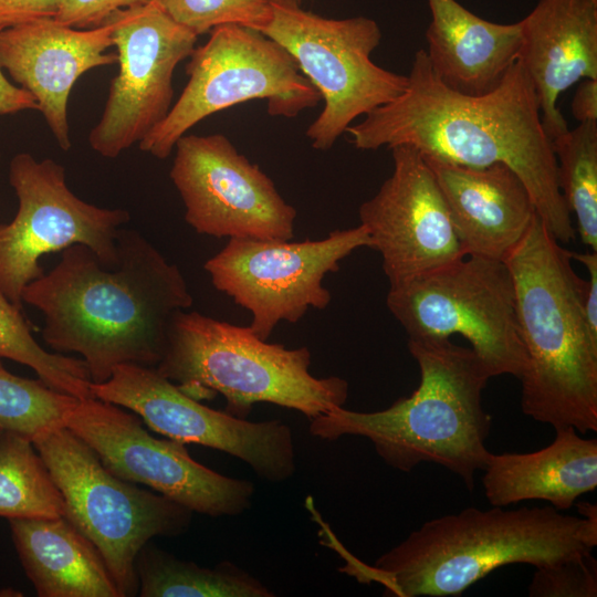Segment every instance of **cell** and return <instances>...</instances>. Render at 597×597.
<instances>
[{"label": "cell", "instance_id": "cell-1", "mask_svg": "<svg viewBox=\"0 0 597 597\" xmlns=\"http://www.w3.org/2000/svg\"><path fill=\"white\" fill-rule=\"evenodd\" d=\"M406 90L347 127L363 150L408 145L422 155L469 166L504 164L526 186L548 231L562 243L576 228L557 180L552 140L533 83L520 57L491 91L469 95L448 87L426 51L416 52Z\"/></svg>", "mask_w": 597, "mask_h": 597}, {"label": "cell", "instance_id": "cell-2", "mask_svg": "<svg viewBox=\"0 0 597 597\" xmlns=\"http://www.w3.org/2000/svg\"><path fill=\"white\" fill-rule=\"evenodd\" d=\"M117 244L114 268L84 244L69 247L22 293L43 315L45 344L80 355L94 384L122 364L156 367L171 318L193 303L180 269L139 232L122 229Z\"/></svg>", "mask_w": 597, "mask_h": 597}, {"label": "cell", "instance_id": "cell-3", "mask_svg": "<svg viewBox=\"0 0 597 597\" xmlns=\"http://www.w3.org/2000/svg\"><path fill=\"white\" fill-rule=\"evenodd\" d=\"M577 509L580 516L552 505L467 507L425 522L371 566L343 556L339 570L362 584L381 585L384 596H460L502 566L538 568L591 553L597 505L582 502Z\"/></svg>", "mask_w": 597, "mask_h": 597}, {"label": "cell", "instance_id": "cell-4", "mask_svg": "<svg viewBox=\"0 0 597 597\" xmlns=\"http://www.w3.org/2000/svg\"><path fill=\"white\" fill-rule=\"evenodd\" d=\"M570 260L537 214L504 262L526 354L521 409L555 430L585 434L597 431V335L585 312L587 281Z\"/></svg>", "mask_w": 597, "mask_h": 597}, {"label": "cell", "instance_id": "cell-5", "mask_svg": "<svg viewBox=\"0 0 597 597\" xmlns=\"http://www.w3.org/2000/svg\"><path fill=\"white\" fill-rule=\"evenodd\" d=\"M408 349L420 370L418 388L384 410L336 407L311 419L310 433L324 440L369 439L389 467L410 472L422 462L459 475L469 490L485 468L491 417L482 391L492 377L476 354L450 339H411Z\"/></svg>", "mask_w": 597, "mask_h": 597}, {"label": "cell", "instance_id": "cell-6", "mask_svg": "<svg viewBox=\"0 0 597 597\" xmlns=\"http://www.w3.org/2000/svg\"><path fill=\"white\" fill-rule=\"evenodd\" d=\"M310 365L307 347L287 349L249 326L184 310L170 321L155 368L199 401L220 394L224 411L238 418L245 419L256 402H270L314 419L346 402L348 384L336 376L316 378Z\"/></svg>", "mask_w": 597, "mask_h": 597}, {"label": "cell", "instance_id": "cell-7", "mask_svg": "<svg viewBox=\"0 0 597 597\" xmlns=\"http://www.w3.org/2000/svg\"><path fill=\"white\" fill-rule=\"evenodd\" d=\"M32 442L63 496L64 517L98 549L121 597L136 596L139 551L155 536L186 532L193 512L113 474L67 427Z\"/></svg>", "mask_w": 597, "mask_h": 597}, {"label": "cell", "instance_id": "cell-8", "mask_svg": "<svg viewBox=\"0 0 597 597\" xmlns=\"http://www.w3.org/2000/svg\"><path fill=\"white\" fill-rule=\"evenodd\" d=\"M388 310L408 338L463 336L492 377L526 365L514 284L504 261L467 255L390 285Z\"/></svg>", "mask_w": 597, "mask_h": 597}, {"label": "cell", "instance_id": "cell-9", "mask_svg": "<svg viewBox=\"0 0 597 597\" xmlns=\"http://www.w3.org/2000/svg\"><path fill=\"white\" fill-rule=\"evenodd\" d=\"M189 57V80L182 93L139 143L140 150L158 159L167 158L197 123L235 104L265 100L270 115L291 118L322 101L293 56L253 29L216 27Z\"/></svg>", "mask_w": 597, "mask_h": 597}, {"label": "cell", "instance_id": "cell-10", "mask_svg": "<svg viewBox=\"0 0 597 597\" xmlns=\"http://www.w3.org/2000/svg\"><path fill=\"white\" fill-rule=\"evenodd\" d=\"M261 33L293 56L324 101L306 129L315 149H329L354 119L389 103L408 85L407 75L373 62L381 41L373 19H327L301 7L272 4L271 20Z\"/></svg>", "mask_w": 597, "mask_h": 597}, {"label": "cell", "instance_id": "cell-11", "mask_svg": "<svg viewBox=\"0 0 597 597\" xmlns=\"http://www.w3.org/2000/svg\"><path fill=\"white\" fill-rule=\"evenodd\" d=\"M9 181L19 207L11 222L0 223V289L15 306L22 307L24 287L44 273L40 260L45 254L84 244L104 266L117 264L118 235L130 220L127 210L78 198L66 184L64 167L51 158L17 154Z\"/></svg>", "mask_w": 597, "mask_h": 597}, {"label": "cell", "instance_id": "cell-12", "mask_svg": "<svg viewBox=\"0 0 597 597\" xmlns=\"http://www.w3.org/2000/svg\"><path fill=\"white\" fill-rule=\"evenodd\" d=\"M363 247L371 240L362 224L315 241L232 238L203 268L219 292L251 313L249 327L266 341L280 322L296 323L311 307L326 308L332 296L324 277Z\"/></svg>", "mask_w": 597, "mask_h": 597}, {"label": "cell", "instance_id": "cell-13", "mask_svg": "<svg viewBox=\"0 0 597 597\" xmlns=\"http://www.w3.org/2000/svg\"><path fill=\"white\" fill-rule=\"evenodd\" d=\"M65 427L84 440L116 476L211 517L238 516L252 505L254 484L193 460L185 443L149 434L136 413L94 397L78 399Z\"/></svg>", "mask_w": 597, "mask_h": 597}, {"label": "cell", "instance_id": "cell-14", "mask_svg": "<svg viewBox=\"0 0 597 597\" xmlns=\"http://www.w3.org/2000/svg\"><path fill=\"white\" fill-rule=\"evenodd\" d=\"M94 398L136 413L151 430L182 443L212 448L249 464L260 479L283 482L296 470L291 428L280 420L252 422L211 409L185 394L155 367L122 364L91 383Z\"/></svg>", "mask_w": 597, "mask_h": 597}, {"label": "cell", "instance_id": "cell-15", "mask_svg": "<svg viewBox=\"0 0 597 597\" xmlns=\"http://www.w3.org/2000/svg\"><path fill=\"white\" fill-rule=\"evenodd\" d=\"M106 20L113 24L119 71L88 143L98 155L116 158L169 113L174 71L193 51L197 35L172 20L158 0L115 11Z\"/></svg>", "mask_w": 597, "mask_h": 597}, {"label": "cell", "instance_id": "cell-16", "mask_svg": "<svg viewBox=\"0 0 597 597\" xmlns=\"http://www.w3.org/2000/svg\"><path fill=\"white\" fill-rule=\"evenodd\" d=\"M169 172L185 220L214 238L291 240L296 210L222 134L184 135Z\"/></svg>", "mask_w": 597, "mask_h": 597}, {"label": "cell", "instance_id": "cell-17", "mask_svg": "<svg viewBox=\"0 0 597 597\" xmlns=\"http://www.w3.org/2000/svg\"><path fill=\"white\" fill-rule=\"evenodd\" d=\"M391 149L394 170L359 207L360 224L394 285L467 256L437 180L422 154Z\"/></svg>", "mask_w": 597, "mask_h": 597}, {"label": "cell", "instance_id": "cell-18", "mask_svg": "<svg viewBox=\"0 0 597 597\" xmlns=\"http://www.w3.org/2000/svg\"><path fill=\"white\" fill-rule=\"evenodd\" d=\"M113 24L75 29L54 18H41L0 31V66L31 93L63 150L71 148L67 103L77 78L88 70L115 64Z\"/></svg>", "mask_w": 597, "mask_h": 597}, {"label": "cell", "instance_id": "cell-19", "mask_svg": "<svg viewBox=\"0 0 597 597\" xmlns=\"http://www.w3.org/2000/svg\"><path fill=\"white\" fill-rule=\"evenodd\" d=\"M422 156L467 255L504 261L537 216L521 178L504 164L469 167Z\"/></svg>", "mask_w": 597, "mask_h": 597}, {"label": "cell", "instance_id": "cell-20", "mask_svg": "<svg viewBox=\"0 0 597 597\" xmlns=\"http://www.w3.org/2000/svg\"><path fill=\"white\" fill-rule=\"evenodd\" d=\"M520 24L519 57L553 140L569 129L559 95L579 80H597V0H538Z\"/></svg>", "mask_w": 597, "mask_h": 597}, {"label": "cell", "instance_id": "cell-21", "mask_svg": "<svg viewBox=\"0 0 597 597\" xmlns=\"http://www.w3.org/2000/svg\"><path fill=\"white\" fill-rule=\"evenodd\" d=\"M431 22L426 51L434 74L469 95L493 90L517 60L521 24L484 20L455 0H427Z\"/></svg>", "mask_w": 597, "mask_h": 597}, {"label": "cell", "instance_id": "cell-22", "mask_svg": "<svg viewBox=\"0 0 597 597\" xmlns=\"http://www.w3.org/2000/svg\"><path fill=\"white\" fill-rule=\"evenodd\" d=\"M555 432L551 444L534 452H491L482 484L492 506L542 500L566 511L596 490L597 440L584 439L573 427Z\"/></svg>", "mask_w": 597, "mask_h": 597}, {"label": "cell", "instance_id": "cell-23", "mask_svg": "<svg viewBox=\"0 0 597 597\" xmlns=\"http://www.w3.org/2000/svg\"><path fill=\"white\" fill-rule=\"evenodd\" d=\"M22 567L40 597H121L94 544L64 516L11 519Z\"/></svg>", "mask_w": 597, "mask_h": 597}, {"label": "cell", "instance_id": "cell-24", "mask_svg": "<svg viewBox=\"0 0 597 597\" xmlns=\"http://www.w3.org/2000/svg\"><path fill=\"white\" fill-rule=\"evenodd\" d=\"M135 572L140 597H273L261 580L223 561L213 568L182 561L149 544L139 551Z\"/></svg>", "mask_w": 597, "mask_h": 597}, {"label": "cell", "instance_id": "cell-25", "mask_svg": "<svg viewBox=\"0 0 597 597\" xmlns=\"http://www.w3.org/2000/svg\"><path fill=\"white\" fill-rule=\"evenodd\" d=\"M64 514L63 496L32 440L0 430V516L56 519Z\"/></svg>", "mask_w": 597, "mask_h": 597}, {"label": "cell", "instance_id": "cell-26", "mask_svg": "<svg viewBox=\"0 0 597 597\" xmlns=\"http://www.w3.org/2000/svg\"><path fill=\"white\" fill-rule=\"evenodd\" d=\"M563 199L582 242L597 251V121L579 123L552 140Z\"/></svg>", "mask_w": 597, "mask_h": 597}, {"label": "cell", "instance_id": "cell-27", "mask_svg": "<svg viewBox=\"0 0 597 597\" xmlns=\"http://www.w3.org/2000/svg\"><path fill=\"white\" fill-rule=\"evenodd\" d=\"M0 357L33 369L49 387L78 399L91 398V377L81 358L51 353L34 338L29 324L0 289Z\"/></svg>", "mask_w": 597, "mask_h": 597}, {"label": "cell", "instance_id": "cell-28", "mask_svg": "<svg viewBox=\"0 0 597 597\" xmlns=\"http://www.w3.org/2000/svg\"><path fill=\"white\" fill-rule=\"evenodd\" d=\"M77 400L49 387L41 379L10 373L0 360L1 430L23 434L33 441L48 431L65 427L66 416Z\"/></svg>", "mask_w": 597, "mask_h": 597}, {"label": "cell", "instance_id": "cell-29", "mask_svg": "<svg viewBox=\"0 0 597 597\" xmlns=\"http://www.w3.org/2000/svg\"><path fill=\"white\" fill-rule=\"evenodd\" d=\"M167 14L197 36L223 24L261 30L272 17L270 0H158Z\"/></svg>", "mask_w": 597, "mask_h": 597}, {"label": "cell", "instance_id": "cell-30", "mask_svg": "<svg viewBox=\"0 0 597 597\" xmlns=\"http://www.w3.org/2000/svg\"><path fill=\"white\" fill-rule=\"evenodd\" d=\"M531 597H596L597 561L593 552L536 568L528 586Z\"/></svg>", "mask_w": 597, "mask_h": 597}, {"label": "cell", "instance_id": "cell-31", "mask_svg": "<svg viewBox=\"0 0 597 597\" xmlns=\"http://www.w3.org/2000/svg\"><path fill=\"white\" fill-rule=\"evenodd\" d=\"M151 0H62L54 19L75 29H92L105 22L115 11L139 7Z\"/></svg>", "mask_w": 597, "mask_h": 597}, {"label": "cell", "instance_id": "cell-32", "mask_svg": "<svg viewBox=\"0 0 597 597\" xmlns=\"http://www.w3.org/2000/svg\"><path fill=\"white\" fill-rule=\"evenodd\" d=\"M62 0H0V22L7 27L17 23L54 18Z\"/></svg>", "mask_w": 597, "mask_h": 597}, {"label": "cell", "instance_id": "cell-33", "mask_svg": "<svg viewBox=\"0 0 597 597\" xmlns=\"http://www.w3.org/2000/svg\"><path fill=\"white\" fill-rule=\"evenodd\" d=\"M6 27L4 23L0 22V31ZM27 109L39 111L36 100L24 88L12 84L0 66V115L14 114Z\"/></svg>", "mask_w": 597, "mask_h": 597}, {"label": "cell", "instance_id": "cell-34", "mask_svg": "<svg viewBox=\"0 0 597 597\" xmlns=\"http://www.w3.org/2000/svg\"><path fill=\"white\" fill-rule=\"evenodd\" d=\"M572 259L579 261L588 271L586 284L585 312L589 328L597 335V251L572 252Z\"/></svg>", "mask_w": 597, "mask_h": 597}, {"label": "cell", "instance_id": "cell-35", "mask_svg": "<svg viewBox=\"0 0 597 597\" xmlns=\"http://www.w3.org/2000/svg\"><path fill=\"white\" fill-rule=\"evenodd\" d=\"M572 113L579 123L597 121V80L584 78L578 84Z\"/></svg>", "mask_w": 597, "mask_h": 597}, {"label": "cell", "instance_id": "cell-36", "mask_svg": "<svg viewBox=\"0 0 597 597\" xmlns=\"http://www.w3.org/2000/svg\"><path fill=\"white\" fill-rule=\"evenodd\" d=\"M270 2L275 6L296 8L301 6L302 0H270Z\"/></svg>", "mask_w": 597, "mask_h": 597}, {"label": "cell", "instance_id": "cell-37", "mask_svg": "<svg viewBox=\"0 0 597 597\" xmlns=\"http://www.w3.org/2000/svg\"><path fill=\"white\" fill-rule=\"evenodd\" d=\"M0 158H1V154H0Z\"/></svg>", "mask_w": 597, "mask_h": 597}, {"label": "cell", "instance_id": "cell-38", "mask_svg": "<svg viewBox=\"0 0 597 597\" xmlns=\"http://www.w3.org/2000/svg\"><path fill=\"white\" fill-rule=\"evenodd\" d=\"M1 430V429H0Z\"/></svg>", "mask_w": 597, "mask_h": 597}]
</instances>
